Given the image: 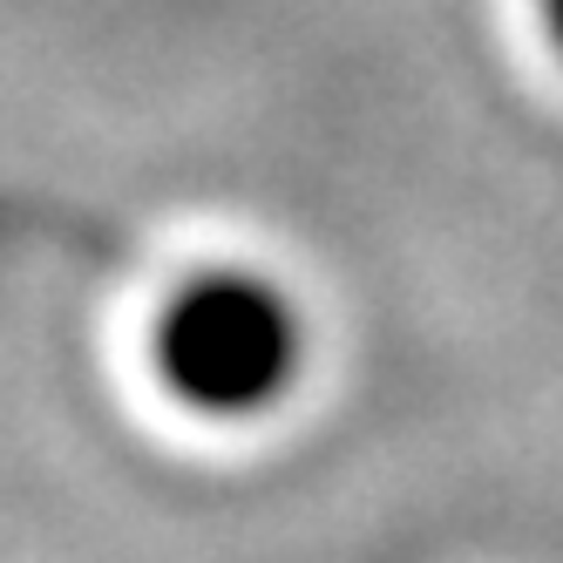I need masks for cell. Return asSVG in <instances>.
I'll return each mask as SVG.
<instances>
[{
    "instance_id": "6da1fadb",
    "label": "cell",
    "mask_w": 563,
    "mask_h": 563,
    "mask_svg": "<svg viewBox=\"0 0 563 563\" xmlns=\"http://www.w3.org/2000/svg\"><path fill=\"white\" fill-rule=\"evenodd\" d=\"M164 367L190 400L238 408V400H258L286 380L292 327L272 292L245 286V278H218V286H197L177 299L164 327Z\"/></svg>"
}]
</instances>
